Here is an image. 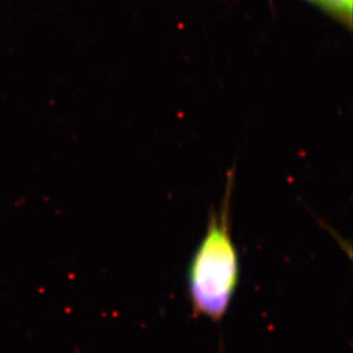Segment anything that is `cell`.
<instances>
[{
  "mask_svg": "<svg viewBox=\"0 0 353 353\" xmlns=\"http://www.w3.org/2000/svg\"><path fill=\"white\" fill-rule=\"evenodd\" d=\"M314 1L323 5L328 10H333L339 15L349 17V19L351 17L352 0H314Z\"/></svg>",
  "mask_w": 353,
  "mask_h": 353,
  "instance_id": "cell-2",
  "label": "cell"
},
{
  "mask_svg": "<svg viewBox=\"0 0 353 353\" xmlns=\"http://www.w3.org/2000/svg\"><path fill=\"white\" fill-rule=\"evenodd\" d=\"M232 188L228 184L220 208L208 217L188 270V293L194 314L219 323L230 309L240 276L239 254L231 232Z\"/></svg>",
  "mask_w": 353,
  "mask_h": 353,
  "instance_id": "cell-1",
  "label": "cell"
}]
</instances>
